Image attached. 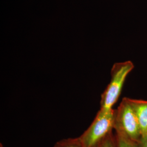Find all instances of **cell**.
Returning <instances> with one entry per match:
<instances>
[{
	"mask_svg": "<svg viewBox=\"0 0 147 147\" xmlns=\"http://www.w3.org/2000/svg\"><path fill=\"white\" fill-rule=\"evenodd\" d=\"M134 68L131 61L114 64L111 69L110 82L101 96L100 108L111 110L121 95L126 77Z\"/></svg>",
	"mask_w": 147,
	"mask_h": 147,
	"instance_id": "1",
	"label": "cell"
},
{
	"mask_svg": "<svg viewBox=\"0 0 147 147\" xmlns=\"http://www.w3.org/2000/svg\"><path fill=\"white\" fill-rule=\"evenodd\" d=\"M116 110L100 108L89 127L79 137L84 147H93L113 131L115 126Z\"/></svg>",
	"mask_w": 147,
	"mask_h": 147,
	"instance_id": "2",
	"label": "cell"
},
{
	"mask_svg": "<svg viewBox=\"0 0 147 147\" xmlns=\"http://www.w3.org/2000/svg\"><path fill=\"white\" fill-rule=\"evenodd\" d=\"M114 130L123 132L129 138L138 143L141 140L139 122L129 98H124L116 110Z\"/></svg>",
	"mask_w": 147,
	"mask_h": 147,
	"instance_id": "3",
	"label": "cell"
},
{
	"mask_svg": "<svg viewBox=\"0 0 147 147\" xmlns=\"http://www.w3.org/2000/svg\"><path fill=\"white\" fill-rule=\"evenodd\" d=\"M129 100L136 115L142 138L147 134V101L131 98Z\"/></svg>",
	"mask_w": 147,
	"mask_h": 147,
	"instance_id": "4",
	"label": "cell"
},
{
	"mask_svg": "<svg viewBox=\"0 0 147 147\" xmlns=\"http://www.w3.org/2000/svg\"><path fill=\"white\" fill-rule=\"evenodd\" d=\"M118 147H140L138 143L132 141L123 132L115 130Z\"/></svg>",
	"mask_w": 147,
	"mask_h": 147,
	"instance_id": "5",
	"label": "cell"
},
{
	"mask_svg": "<svg viewBox=\"0 0 147 147\" xmlns=\"http://www.w3.org/2000/svg\"><path fill=\"white\" fill-rule=\"evenodd\" d=\"M53 147H84L79 137L63 139L56 142Z\"/></svg>",
	"mask_w": 147,
	"mask_h": 147,
	"instance_id": "6",
	"label": "cell"
},
{
	"mask_svg": "<svg viewBox=\"0 0 147 147\" xmlns=\"http://www.w3.org/2000/svg\"><path fill=\"white\" fill-rule=\"evenodd\" d=\"M93 147H118L115 134L111 132Z\"/></svg>",
	"mask_w": 147,
	"mask_h": 147,
	"instance_id": "7",
	"label": "cell"
},
{
	"mask_svg": "<svg viewBox=\"0 0 147 147\" xmlns=\"http://www.w3.org/2000/svg\"><path fill=\"white\" fill-rule=\"evenodd\" d=\"M139 144L140 147H147V134L145 136L142 137Z\"/></svg>",
	"mask_w": 147,
	"mask_h": 147,
	"instance_id": "8",
	"label": "cell"
},
{
	"mask_svg": "<svg viewBox=\"0 0 147 147\" xmlns=\"http://www.w3.org/2000/svg\"><path fill=\"white\" fill-rule=\"evenodd\" d=\"M0 147H3V146L2 143H0Z\"/></svg>",
	"mask_w": 147,
	"mask_h": 147,
	"instance_id": "9",
	"label": "cell"
}]
</instances>
